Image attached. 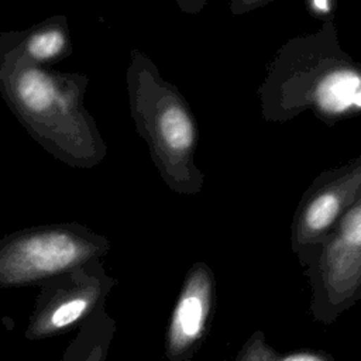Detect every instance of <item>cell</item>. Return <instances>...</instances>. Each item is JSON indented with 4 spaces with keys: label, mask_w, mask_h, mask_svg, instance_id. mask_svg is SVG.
I'll return each instance as SVG.
<instances>
[{
    "label": "cell",
    "mask_w": 361,
    "mask_h": 361,
    "mask_svg": "<svg viewBox=\"0 0 361 361\" xmlns=\"http://www.w3.org/2000/svg\"><path fill=\"white\" fill-rule=\"evenodd\" d=\"M85 76L61 73L31 61L18 32L0 34V94L14 116L47 151L76 168H90L104 144L83 107Z\"/></svg>",
    "instance_id": "1"
},
{
    "label": "cell",
    "mask_w": 361,
    "mask_h": 361,
    "mask_svg": "<svg viewBox=\"0 0 361 361\" xmlns=\"http://www.w3.org/2000/svg\"><path fill=\"white\" fill-rule=\"evenodd\" d=\"M109 251L104 237L82 224H49L16 231L0 240V285L45 282Z\"/></svg>",
    "instance_id": "2"
},
{
    "label": "cell",
    "mask_w": 361,
    "mask_h": 361,
    "mask_svg": "<svg viewBox=\"0 0 361 361\" xmlns=\"http://www.w3.org/2000/svg\"><path fill=\"white\" fill-rule=\"evenodd\" d=\"M111 285L100 259H92L69 272L45 281L30 333L59 331L93 310Z\"/></svg>",
    "instance_id": "3"
},
{
    "label": "cell",
    "mask_w": 361,
    "mask_h": 361,
    "mask_svg": "<svg viewBox=\"0 0 361 361\" xmlns=\"http://www.w3.org/2000/svg\"><path fill=\"white\" fill-rule=\"evenodd\" d=\"M128 83L134 117L138 127H144L151 145L161 155L186 154L195 142V128L183 106L166 94L154 100L134 65L128 73Z\"/></svg>",
    "instance_id": "4"
},
{
    "label": "cell",
    "mask_w": 361,
    "mask_h": 361,
    "mask_svg": "<svg viewBox=\"0 0 361 361\" xmlns=\"http://www.w3.org/2000/svg\"><path fill=\"white\" fill-rule=\"evenodd\" d=\"M322 282L333 293H348L361 281V199L353 204L322 257Z\"/></svg>",
    "instance_id": "5"
},
{
    "label": "cell",
    "mask_w": 361,
    "mask_h": 361,
    "mask_svg": "<svg viewBox=\"0 0 361 361\" xmlns=\"http://www.w3.org/2000/svg\"><path fill=\"white\" fill-rule=\"evenodd\" d=\"M360 188L361 172L355 171L316 192L299 214L298 238L300 241H313L323 235Z\"/></svg>",
    "instance_id": "6"
},
{
    "label": "cell",
    "mask_w": 361,
    "mask_h": 361,
    "mask_svg": "<svg viewBox=\"0 0 361 361\" xmlns=\"http://www.w3.org/2000/svg\"><path fill=\"white\" fill-rule=\"evenodd\" d=\"M209 307V281L204 274H195L178 302L172 329L171 343L180 348L192 343L200 333Z\"/></svg>",
    "instance_id": "7"
},
{
    "label": "cell",
    "mask_w": 361,
    "mask_h": 361,
    "mask_svg": "<svg viewBox=\"0 0 361 361\" xmlns=\"http://www.w3.org/2000/svg\"><path fill=\"white\" fill-rule=\"evenodd\" d=\"M24 54L38 65H48L71 54L69 31L63 17H54L41 24L18 32Z\"/></svg>",
    "instance_id": "8"
},
{
    "label": "cell",
    "mask_w": 361,
    "mask_h": 361,
    "mask_svg": "<svg viewBox=\"0 0 361 361\" xmlns=\"http://www.w3.org/2000/svg\"><path fill=\"white\" fill-rule=\"evenodd\" d=\"M316 102L326 113L361 109V76L354 71H337L320 82Z\"/></svg>",
    "instance_id": "9"
},
{
    "label": "cell",
    "mask_w": 361,
    "mask_h": 361,
    "mask_svg": "<svg viewBox=\"0 0 361 361\" xmlns=\"http://www.w3.org/2000/svg\"><path fill=\"white\" fill-rule=\"evenodd\" d=\"M282 361H324V360L322 357H319V355H314V354L300 353V354L288 355V357L282 358Z\"/></svg>",
    "instance_id": "10"
},
{
    "label": "cell",
    "mask_w": 361,
    "mask_h": 361,
    "mask_svg": "<svg viewBox=\"0 0 361 361\" xmlns=\"http://www.w3.org/2000/svg\"><path fill=\"white\" fill-rule=\"evenodd\" d=\"M103 354H102V348L97 345L93 348V351L89 354V357L86 358V361H102Z\"/></svg>",
    "instance_id": "11"
},
{
    "label": "cell",
    "mask_w": 361,
    "mask_h": 361,
    "mask_svg": "<svg viewBox=\"0 0 361 361\" xmlns=\"http://www.w3.org/2000/svg\"><path fill=\"white\" fill-rule=\"evenodd\" d=\"M312 7L316 8V11H329L330 8V3L326 1V0H322V1H313L312 3Z\"/></svg>",
    "instance_id": "12"
}]
</instances>
